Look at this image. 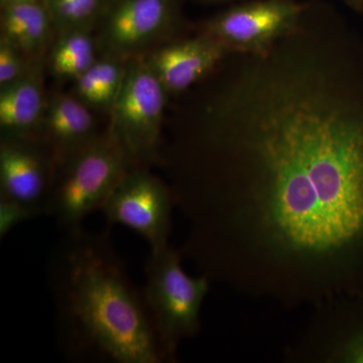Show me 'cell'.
Segmentation results:
<instances>
[{
	"label": "cell",
	"instance_id": "obj_1",
	"mask_svg": "<svg viewBox=\"0 0 363 363\" xmlns=\"http://www.w3.org/2000/svg\"><path fill=\"white\" fill-rule=\"evenodd\" d=\"M336 26L231 54L177 124L162 164L211 283L286 306L363 281V80Z\"/></svg>",
	"mask_w": 363,
	"mask_h": 363
},
{
	"label": "cell",
	"instance_id": "obj_2",
	"mask_svg": "<svg viewBox=\"0 0 363 363\" xmlns=\"http://www.w3.org/2000/svg\"><path fill=\"white\" fill-rule=\"evenodd\" d=\"M49 281L62 354L73 362L166 363L152 318L108 230L67 231Z\"/></svg>",
	"mask_w": 363,
	"mask_h": 363
},
{
	"label": "cell",
	"instance_id": "obj_3",
	"mask_svg": "<svg viewBox=\"0 0 363 363\" xmlns=\"http://www.w3.org/2000/svg\"><path fill=\"white\" fill-rule=\"evenodd\" d=\"M180 248L168 245L150 252L143 295L166 363L177 362L179 346L201 330V310L211 281L191 276L183 267Z\"/></svg>",
	"mask_w": 363,
	"mask_h": 363
},
{
	"label": "cell",
	"instance_id": "obj_4",
	"mask_svg": "<svg viewBox=\"0 0 363 363\" xmlns=\"http://www.w3.org/2000/svg\"><path fill=\"white\" fill-rule=\"evenodd\" d=\"M131 168L123 147L106 128L84 149L59 164L48 215L65 233L82 226L90 214L101 210Z\"/></svg>",
	"mask_w": 363,
	"mask_h": 363
},
{
	"label": "cell",
	"instance_id": "obj_5",
	"mask_svg": "<svg viewBox=\"0 0 363 363\" xmlns=\"http://www.w3.org/2000/svg\"><path fill=\"white\" fill-rule=\"evenodd\" d=\"M169 96L145 59L128 62L123 87L109 111L107 128L133 168L152 169L161 164L162 125Z\"/></svg>",
	"mask_w": 363,
	"mask_h": 363
},
{
	"label": "cell",
	"instance_id": "obj_6",
	"mask_svg": "<svg viewBox=\"0 0 363 363\" xmlns=\"http://www.w3.org/2000/svg\"><path fill=\"white\" fill-rule=\"evenodd\" d=\"M177 0H108L96 28L100 56L128 62L178 39Z\"/></svg>",
	"mask_w": 363,
	"mask_h": 363
},
{
	"label": "cell",
	"instance_id": "obj_7",
	"mask_svg": "<svg viewBox=\"0 0 363 363\" xmlns=\"http://www.w3.org/2000/svg\"><path fill=\"white\" fill-rule=\"evenodd\" d=\"M175 200L169 183L150 169L131 168L100 211L109 225L128 227L149 245L150 252L169 245Z\"/></svg>",
	"mask_w": 363,
	"mask_h": 363
},
{
	"label": "cell",
	"instance_id": "obj_8",
	"mask_svg": "<svg viewBox=\"0 0 363 363\" xmlns=\"http://www.w3.org/2000/svg\"><path fill=\"white\" fill-rule=\"evenodd\" d=\"M305 6L293 0H260L230 7L200 28L230 54L267 51L300 23Z\"/></svg>",
	"mask_w": 363,
	"mask_h": 363
},
{
	"label": "cell",
	"instance_id": "obj_9",
	"mask_svg": "<svg viewBox=\"0 0 363 363\" xmlns=\"http://www.w3.org/2000/svg\"><path fill=\"white\" fill-rule=\"evenodd\" d=\"M56 159L40 140L0 142V196L16 200L48 215Z\"/></svg>",
	"mask_w": 363,
	"mask_h": 363
},
{
	"label": "cell",
	"instance_id": "obj_10",
	"mask_svg": "<svg viewBox=\"0 0 363 363\" xmlns=\"http://www.w3.org/2000/svg\"><path fill=\"white\" fill-rule=\"evenodd\" d=\"M231 55L208 35L178 38L143 57L169 96H180L212 75Z\"/></svg>",
	"mask_w": 363,
	"mask_h": 363
},
{
	"label": "cell",
	"instance_id": "obj_11",
	"mask_svg": "<svg viewBox=\"0 0 363 363\" xmlns=\"http://www.w3.org/2000/svg\"><path fill=\"white\" fill-rule=\"evenodd\" d=\"M92 109L73 93L47 98L40 140L51 149L58 166L101 135Z\"/></svg>",
	"mask_w": 363,
	"mask_h": 363
},
{
	"label": "cell",
	"instance_id": "obj_12",
	"mask_svg": "<svg viewBox=\"0 0 363 363\" xmlns=\"http://www.w3.org/2000/svg\"><path fill=\"white\" fill-rule=\"evenodd\" d=\"M40 67L25 78L0 88L1 138L40 140L47 104Z\"/></svg>",
	"mask_w": 363,
	"mask_h": 363
},
{
	"label": "cell",
	"instance_id": "obj_13",
	"mask_svg": "<svg viewBox=\"0 0 363 363\" xmlns=\"http://www.w3.org/2000/svg\"><path fill=\"white\" fill-rule=\"evenodd\" d=\"M56 35L43 0L1 6L0 39L11 43L35 63L47 58Z\"/></svg>",
	"mask_w": 363,
	"mask_h": 363
},
{
	"label": "cell",
	"instance_id": "obj_14",
	"mask_svg": "<svg viewBox=\"0 0 363 363\" xmlns=\"http://www.w3.org/2000/svg\"><path fill=\"white\" fill-rule=\"evenodd\" d=\"M99 56L94 30H72L56 35L45 60L52 77L73 83Z\"/></svg>",
	"mask_w": 363,
	"mask_h": 363
},
{
	"label": "cell",
	"instance_id": "obj_15",
	"mask_svg": "<svg viewBox=\"0 0 363 363\" xmlns=\"http://www.w3.org/2000/svg\"><path fill=\"white\" fill-rule=\"evenodd\" d=\"M128 63L109 57L99 56L73 82V93L93 111H111L116 102L124 78Z\"/></svg>",
	"mask_w": 363,
	"mask_h": 363
},
{
	"label": "cell",
	"instance_id": "obj_16",
	"mask_svg": "<svg viewBox=\"0 0 363 363\" xmlns=\"http://www.w3.org/2000/svg\"><path fill=\"white\" fill-rule=\"evenodd\" d=\"M108 0H43L57 35L72 30H95Z\"/></svg>",
	"mask_w": 363,
	"mask_h": 363
},
{
	"label": "cell",
	"instance_id": "obj_17",
	"mask_svg": "<svg viewBox=\"0 0 363 363\" xmlns=\"http://www.w3.org/2000/svg\"><path fill=\"white\" fill-rule=\"evenodd\" d=\"M40 65L42 63H35L11 43L0 39V88L25 78Z\"/></svg>",
	"mask_w": 363,
	"mask_h": 363
},
{
	"label": "cell",
	"instance_id": "obj_18",
	"mask_svg": "<svg viewBox=\"0 0 363 363\" xmlns=\"http://www.w3.org/2000/svg\"><path fill=\"white\" fill-rule=\"evenodd\" d=\"M43 215L39 210L16 200L0 196V240L23 222Z\"/></svg>",
	"mask_w": 363,
	"mask_h": 363
},
{
	"label": "cell",
	"instance_id": "obj_19",
	"mask_svg": "<svg viewBox=\"0 0 363 363\" xmlns=\"http://www.w3.org/2000/svg\"><path fill=\"white\" fill-rule=\"evenodd\" d=\"M33 1V0H0L1 6H9V4H20V2Z\"/></svg>",
	"mask_w": 363,
	"mask_h": 363
},
{
	"label": "cell",
	"instance_id": "obj_20",
	"mask_svg": "<svg viewBox=\"0 0 363 363\" xmlns=\"http://www.w3.org/2000/svg\"><path fill=\"white\" fill-rule=\"evenodd\" d=\"M206 4H223V2L230 1V0H201Z\"/></svg>",
	"mask_w": 363,
	"mask_h": 363
}]
</instances>
